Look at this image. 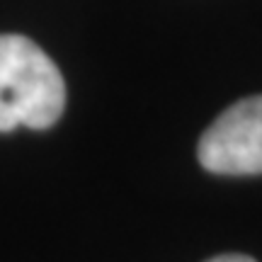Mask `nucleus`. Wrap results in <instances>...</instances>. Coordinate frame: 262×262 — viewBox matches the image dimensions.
<instances>
[{"mask_svg":"<svg viewBox=\"0 0 262 262\" xmlns=\"http://www.w3.org/2000/svg\"><path fill=\"white\" fill-rule=\"evenodd\" d=\"M209 262H255V260L248 257V255H219V257H214Z\"/></svg>","mask_w":262,"mask_h":262,"instance_id":"obj_3","label":"nucleus"},{"mask_svg":"<svg viewBox=\"0 0 262 262\" xmlns=\"http://www.w3.org/2000/svg\"><path fill=\"white\" fill-rule=\"evenodd\" d=\"M66 107L56 63L22 34H0V131L49 129Z\"/></svg>","mask_w":262,"mask_h":262,"instance_id":"obj_1","label":"nucleus"},{"mask_svg":"<svg viewBox=\"0 0 262 262\" xmlns=\"http://www.w3.org/2000/svg\"><path fill=\"white\" fill-rule=\"evenodd\" d=\"M199 163L216 175L262 172V95L231 104L199 139Z\"/></svg>","mask_w":262,"mask_h":262,"instance_id":"obj_2","label":"nucleus"}]
</instances>
